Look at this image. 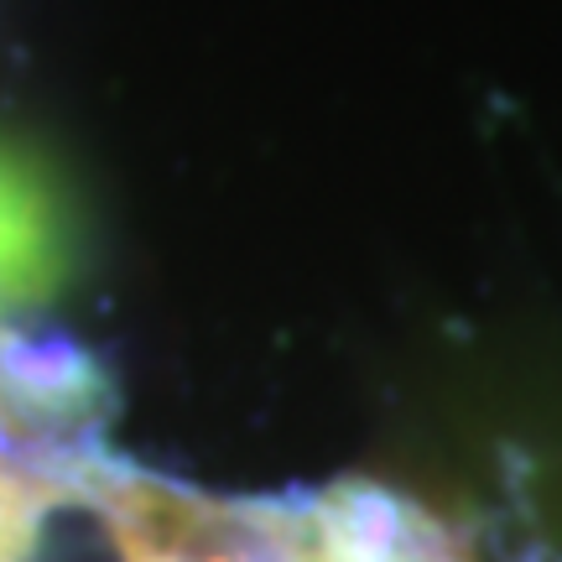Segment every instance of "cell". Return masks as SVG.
<instances>
[{"instance_id": "obj_1", "label": "cell", "mask_w": 562, "mask_h": 562, "mask_svg": "<svg viewBox=\"0 0 562 562\" xmlns=\"http://www.w3.org/2000/svg\"><path fill=\"white\" fill-rule=\"evenodd\" d=\"M63 277V220L37 161L0 146V307L37 302Z\"/></svg>"}]
</instances>
